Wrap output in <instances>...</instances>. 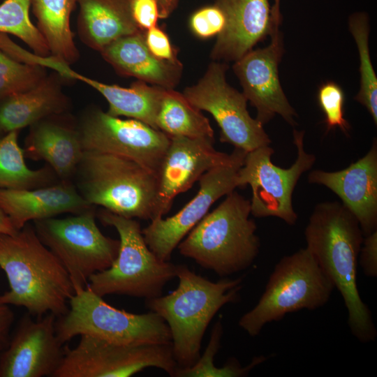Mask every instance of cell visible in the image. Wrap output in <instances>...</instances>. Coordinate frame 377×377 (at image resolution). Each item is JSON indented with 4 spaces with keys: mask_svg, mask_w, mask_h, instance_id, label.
<instances>
[{
    "mask_svg": "<svg viewBox=\"0 0 377 377\" xmlns=\"http://www.w3.org/2000/svg\"><path fill=\"white\" fill-rule=\"evenodd\" d=\"M178 286L167 295L145 300L147 307L167 323L177 369L193 366L200 356L204 334L216 313L239 300L242 277L216 282L177 265Z\"/></svg>",
    "mask_w": 377,
    "mask_h": 377,
    "instance_id": "cell-3",
    "label": "cell"
},
{
    "mask_svg": "<svg viewBox=\"0 0 377 377\" xmlns=\"http://www.w3.org/2000/svg\"><path fill=\"white\" fill-rule=\"evenodd\" d=\"M247 152L242 151L231 163L204 173L195 196L170 217H158L142 229L146 244L160 259L170 261L173 251L220 198L237 188V174Z\"/></svg>",
    "mask_w": 377,
    "mask_h": 377,
    "instance_id": "cell-14",
    "label": "cell"
},
{
    "mask_svg": "<svg viewBox=\"0 0 377 377\" xmlns=\"http://www.w3.org/2000/svg\"><path fill=\"white\" fill-rule=\"evenodd\" d=\"M0 268L9 284V290L0 295V303L24 307L37 318L68 312L75 293L73 283L34 225L28 223L12 235L0 234Z\"/></svg>",
    "mask_w": 377,
    "mask_h": 377,
    "instance_id": "cell-2",
    "label": "cell"
},
{
    "mask_svg": "<svg viewBox=\"0 0 377 377\" xmlns=\"http://www.w3.org/2000/svg\"><path fill=\"white\" fill-rule=\"evenodd\" d=\"M74 289L68 312L57 318L55 323L57 337L63 344L81 335L124 344L171 343L169 327L157 313L150 311L137 314L118 309L87 284Z\"/></svg>",
    "mask_w": 377,
    "mask_h": 377,
    "instance_id": "cell-8",
    "label": "cell"
},
{
    "mask_svg": "<svg viewBox=\"0 0 377 377\" xmlns=\"http://www.w3.org/2000/svg\"><path fill=\"white\" fill-rule=\"evenodd\" d=\"M334 286L306 248L283 257L275 265L256 305L245 313L239 326L256 337L263 327L286 314L314 310L330 300Z\"/></svg>",
    "mask_w": 377,
    "mask_h": 377,
    "instance_id": "cell-7",
    "label": "cell"
},
{
    "mask_svg": "<svg viewBox=\"0 0 377 377\" xmlns=\"http://www.w3.org/2000/svg\"><path fill=\"white\" fill-rule=\"evenodd\" d=\"M271 43L264 48L251 50L235 61L233 71L239 80L243 94L257 111L263 125L276 114L291 125L297 113L288 102L280 83L278 66L283 53L279 29L271 34Z\"/></svg>",
    "mask_w": 377,
    "mask_h": 377,
    "instance_id": "cell-17",
    "label": "cell"
},
{
    "mask_svg": "<svg viewBox=\"0 0 377 377\" xmlns=\"http://www.w3.org/2000/svg\"><path fill=\"white\" fill-rule=\"evenodd\" d=\"M272 15L274 27L279 28L281 20L280 13V0H274V6L272 8Z\"/></svg>",
    "mask_w": 377,
    "mask_h": 377,
    "instance_id": "cell-41",
    "label": "cell"
},
{
    "mask_svg": "<svg viewBox=\"0 0 377 377\" xmlns=\"http://www.w3.org/2000/svg\"><path fill=\"white\" fill-rule=\"evenodd\" d=\"M67 101L58 84L45 77L34 88L6 98L0 106V130L8 133L60 114Z\"/></svg>",
    "mask_w": 377,
    "mask_h": 377,
    "instance_id": "cell-25",
    "label": "cell"
},
{
    "mask_svg": "<svg viewBox=\"0 0 377 377\" xmlns=\"http://www.w3.org/2000/svg\"><path fill=\"white\" fill-rule=\"evenodd\" d=\"M145 43L149 52L156 58L177 61V50L172 46L168 34L156 25L145 32Z\"/></svg>",
    "mask_w": 377,
    "mask_h": 377,
    "instance_id": "cell-35",
    "label": "cell"
},
{
    "mask_svg": "<svg viewBox=\"0 0 377 377\" xmlns=\"http://www.w3.org/2000/svg\"><path fill=\"white\" fill-rule=\"evenodd\" d=\"M156 128L169 137L214 138L209 119L183 94L165 88L156 117Z\"/></svg>",
    "mask_w": 377,
    "mask_h": 377,
    "instance_id": "cell-27",
    "label": "cell"
},
{
    "mask_svg": "<svg viewBox=\"0 0 377 377\" xmlns=\"http://www.w3.org/2000/svg\"><path fill=\"white\" fill-rule=\"evenodd\" d=\"M349 29L356 43L360 61V89L355 99L367 108L376 125L377 78L369 54L368 15L365 13L351 15L349 18Z\"/></svg>",
    "mask_w": 377,
    "mask_h": 377,
    "instance_id": "cell-29",
    "label": "cell"
},
{
    "mask_svg": "<svg viewBox=\"0 0 377 377\" xmlns=\"http://www.w3.org/2000/svg\"><path fill=\"white\" fill-rule=\"evenodd\" d=\"M24 144V156L46 162L60 181H71L84 151L78 130L46 119L31 125Z\"/></svg>",
    "mask_w": 377,
    "mask_h": 377,
    "instance_id": "cell-22",
    "label": "cell"
},
{
    "mask_svg": "<svg viewBox=\"0 0 377 377\" xmlns=\"http://www.w3.org/2000/svg\"><path fill=\"white\" fill-rule=\"evenodd\" d=\"M250 215V200L232 191L181 241L180 254L221 277L247 269L260 247L257 226Z\"/></svg>",
    "mask_w": 377,
    "mask_h": 377,
    "instance_id": "cell-4",
    "label": "cell"
},
{
    "mask_svg": "<svg viewBox=\"0 0 377 377\" xmlns=\"http://www.w3.org/2000/svg\"><path fill=\"white\" fill-rule=\"evenodd\" d=\"M17 231L8 217L0 209V234L12 235Z\"/></svg>",
    "mask_w": 377,
    "mask_h": 377,
    "instance_id": "cell-40",
    "label": "cell"
},
{
    "mask_svg": "<svg viewBox=\"0 0 377 377\" xmlns=\"http://www.w3.org/2000/svg\"><path fill=\"white\" fill-rule=\"evenodd\" d=\"M78 32L89 47L101 52L114 41L141 31L130 8V0H77Z\"/></svg>",
    "mask_w": 377,
    "mask_h": 377,
    "instance_id": "cell-24",
    "label": "cell"
},
{
    "mask_svg": "<svg viewBox=\"0 0 377 377\" xmlns=\"http://www.w3.org/2000/svg\"><path fill=\"white\" fill-rule=\"evenodd\" d=\"M95 207L64 219L34 221L35 231L68 272L73 287H85L94 274L116 259L119 239L104 235L96 223Z\"/></svg>",
    "mask_w": 377,
    "mask_h": 377,
    "instance_id": "cell-9",
    "label": "cell"
},
{
    "mask_svg": "<svg viewBox=\"0 0 377 377\" xmlns=\"http://www.w3.org/2000/svg\"><path fill=\"white\" fill-rule=\"evenodd\" d=\"M52 69L64 77L87 84L99 92L108 103L109 114L134 119L157 129L156 117L165 88L151 87L141 80L134 82L130 87L105 84L75 72L61 60H56Z\"/></svg>",
    "mask_w": 377,
    "mask_h": 377,
    "instance_id": "cell-23",
    "label": "cell"
},
{
    "mask_svg": "<svg viewBox=\"0 0 377 377\" xmlns=\"http://www.w3.org/2000/svg\"><path fill=\"white\" fill-rule=\"evenodd\" d=\"M96 216L114 227L119 236L118 255L112 265L91 275L87 286L96 295H126L151 299L162 295L167 283L177 275V266L158 258L146 244L140 224L102 209Z\"/></svg>",
    "mask_w": 377,
    "mask_h": 377,
    "instance_id": "cell-6",
    "label": "cell"
},
{
    "mask_svg": "<svg viewBox=\"0 0 377 377\" xmlns=\"http://www.w3.org/2000/svg\"><path fill=\"white\" fill-rule=\"evenodd\" d=\"M64 355L53 377H128L148 367L174 377L177 364L172 343L124 344L81 335Z\"/></svg>",
    "mask_w": 377,
    "mask_h": 377,
    "instance_id": "cell-11",
    "label": "cell"
},
{
    "mask_svg": "<svg viewBox=\"0 0 377 377\" xmlns=\"http://www.w3.org/2000/svg\"><path fill=\"white\" fill-rule=\"evenodd\" d=\"M158 6L159 18L165 19L176 8L179 0H156Z\"/></svg>",
    "mask_w": 377,
    "mask_h": 377,
    "instance_id": "cell-39",
    "label": "cell"
},
{
    "mask_svg": "<svg viewBox=\"0 0 377 377\" xmlns=\"http://www.w3.org/2000/svg\"><path fill=\"white\" fill-rule=\"evenodd\" d=\"M170 138L156 174L157 194L154 219L166 214L175 198L188 190L204 173L232 162L243 151L235 148L230 154L219 151L214 147V138Z\"/></svg>",
    "mask_w": 377,
    "mask_h": 377,
    "instance_id": "cell-15",
    "label": "cell"
},
{
    "mask_svg": "<svg viewBox=\"0 0 377 377\" xmlns=\"http://www.w3.org/2000/svg\"><path fill=\"white\" fill-rule=\"evenodd\" d=\"M90 205L71 181L29 189L0 188V209L16 230L31 221H38L63 213L86 212Z\"/></svg>",
    "mask_w": 377,
    "mask_h": 377,
    "instance_id": "cell-20",
    "label": "cell"
},
{
    "mask_svg": "<svg viewBox=\"0 0 377 377\" xmlns=\"http://www.w3.org/2000/svg\"><path fill=\"white\" fill-rule=\"evenodd\" d=\"M306 248L343 297L352 334L360 342L377 331L357 288L358 257L364 235L355 216L341 202L316 205L305 228Z\"/></svg>",
    "mask_w": 377,
    "mask_h": 377,
    "instance_id": "cell-1",
    "label": "cell"
},
{
    "mask_svg": "<svg viewBox=\"0 0 377 377\" xmlns=\"http://www.w3.org/2000/svg\"><path fill=\"white\" fill-rule=\"evenodd\" d=\"M130 8L135 24L141 31H146L156 25L159 18L156 0H130Z\"/></svg>",
    "mask_w": 377,
    "mask_h": 377,
    "instance_id": "cell-36",
    "label": "cell"
},
{
    "mask_svg": "<svg viewBox=\"0 0 377 377\" xmlns=\"http://www.w3.org/2000/svg\"><path fill=\"white\" fill-rule=\"evenodd\" d=\"M223 63H211L205 75L182 93L200 110L209 112L220 128V141L246 152L269 145L271 140L261 124L247 110L243 93L228 84Z\"/></svg>",
    "mask_w": 377,
    "mask_h": 377,
    "instance_id": "cell-12",
    "label": "cell"
},
{
    "mask_svg": "<svg viewBox=\"0 0 377 377\" xmlns=\"http://www.w3.org/2000/svg\"><path fill=\"white\" fill-rule=\"evenodd\" d=\"M344 93L340 86L334 82L323 84L318 89V101L325 115L327 131L339 128L345 133L350 126L344 118Z\"/></svg>",
    "mask_w": 377,
    "mask_h": 377,
    "instance_id": "cell-33",
    "label": "cell"
},
{
    "mask_svg": "<svg viewBox=\"0 0 377 377\" xmlns=\"http://www.w3.org/2000/svg\"><path fill=\"white\" fill-rule=\"evenodd\" d=\"M14 320L15 313L10 306L0 303V355L10 341Z\"/></svg>",
    "mask_w": 377,
    "mask_h": 377,
    "instance_id": "cell-38",
    "label": "cell"
},
{
    "mask_svg": "<svg viewBox=\"0 0 377 377\" xmlns=\"http://www.w3.org/2000/svg\"><path fill=\"white\" fill-rule=\"evenodd\" d=\"M17 138L18 131H13L0 138V188H35L59 182L49 165L37 170L27 166Z\"/></svg>",
    "mask_w": 377,
    "mask_h": 377,
    "instance_id": "cell-28",
    "label": "cell"
},
{
    "mask_svg": "<svg viewBox=\"0 0 377 377\" xmlns=\"http://www.w3.org/2000/svg\"><path fill=\"white\" fill-rule=\"evenodd\" d=\"M304 131L294 130L293 142L297 155L288 168H282L272 161L274 149L263 146L246 154L244 163L237 171V187L249 185L251 214L256 218L276 217L292 226L297 221L292 196L300 178L316 162V156L304 147Z\"/></svg>",
    "mask_w": 377,
    "mask_h": 377,
    "instance_id": "cell-10",
    "label": "cell"
},
{
    "mask_svg": "<svg viewBox=\"0 0 377 377\" xmlns=\"http://www.w3.org/2000/svg\"><path fill=\"white\" fill-rule=\"evenodd\" d=\"M78 131L84 150L130 158L155 175L170 140L144 122L122 119L101 109L89 111Z\"/></svg>",
    "mask_w": 377,
    "mask_h": 377,
    "instance_id": "cell-13",
    "label": "cell"
},
{
    "mask_svg": "<svg viewBox=\"0 0 377 377\" xmlns=\"http://www.w3.org/2000/svg\"><path fill=\"white\" fill-rule=\"evenodd\" d=\"M226 17L211 52L214 60L237 61L275 29L269 0H216Z\"/></svg>",
    "mask_w": 377,
    "mask_h": 377,
    "instance_id": "cell-19",
    "label": "cell"
},
{
    "mask_svg": "<svg viewBox=\"0 0 377 377\" xmlns=\"http://www.w3.org/2000/svg\"><path fill=\"white\" fill-rule=\"evenodd\" d=\"M45 68L19 61L0 49V100L29 90L46 77Z\"/></svg>",
    "mask_w": 377,
    "mask_h": 377,
    "instance_id": "cell-32",
    "label": "cell"
},
{
    "mask_svg": "<svg viewBox=\"0 0 377 377\" xmlns=\"http://www.w3.org/2000/svg\"><path fill=\"white\" fill-rule=\"evenodd\" d=\"M76 3L77 0H31L37 28L47 43L50 55L68 64L79 57L70 24Z\"/></svg>",
    "mask_w": 377,
    "mask_h": 377,
    "instance_id": "cell-26",
    "label": "cell"
},
{
    "mask_svg": "<svg viewBox=\"0 0 377 377\" xmlns=\"http://www.w3.org/2000/svg\"><path fill=\"white\" fill-rule=\"evenodd\" d=\"M193 33L201 38L218 36L224 29L226 17L216 4L206 6L195 11L189 21Z\"/></svg>",
    "mask_w": 377,
    "mask_h": 377,
    "instance_id": "cell-34",
    "label": "cell"
},
{
    "mask_svg": "<svg viewBox=\"0 0 377 377\" xmlns=\"http://www.w3.org/2000/svg\"><path fill=\"white\" fill-rule=\"evenodd\" d=\"M310 184L323 185L334 193L358 221L363 235L377 227V142L374 139L368 152L346 168L328 172L313 170Z\"/></svg>",
    "mask_w": 377,
    "mask_h": 377,
    "instance_id": "cell-18",
    "label": "cell"
},
{
    "mask_svg": "<svg viewBox=\"0 0 377 377\" xmlns=\"http://www.w3.org/2000/svg\"><path fill=\"white\" fill-rule=\"evenodd\" d=\"M74 177L78 191L90 205L129 219L154 218L156 176L135 161L84 150Z\"/></svg>",
    "mask_w": 377,
    "mask_h": 377,
    "instance_id": "cell-5",
    "label": "cell"
},
{
    "mask_svg": "<svg viewBox=\"0 0 377 377\" xmlns=\"http://www.w3.org/2000/svg\"><path fill=\"white\" fill-rule=\"evenodd\" d=\"M145 32L139 31L121 38L100 52L121 75L135 77L145 82L173 89L179 82L183 66L179 61H163L147 48Z\"/></svg>",
    "mask_w": 377,
    "mask_h": 377,
    "instance_id": "cell-21",
    "label": "cell"
},
{
    "mask_svg": "<svg viewBox=\"0 0 377 377\" xmlns=\"http://www.w3.org/2000/svg\"><path fill=\"white\" fill-rule=\"evenodd\" d=\"M358 261L365 275L377 276V230L364 237Z\"/></svg>",
    "mask_w": 377,
    "mask_h": 377,
    "instance_id": "cell-37",
    "label": "cell"
},
{
    "mask_svg": "<svg viewBox=\"0 0 377 377\" xmlns=\"http://www.w3.org/2000/svg\"><path fill=\"white\" fill-rule=\"evenodd\" d=\"M31 0H5L0 4V33L21 39L40 56L50 54L43 35L31 21Z\"/></svg>",
    "mask_w": 377,
    "mask_h": 377,
    "instance_id": "cell-30",
    "label": "cell"
},
{
    "mask_svg": "<svg viewBox=\"0 0 377 377\" xmlns=\"http://www.w3.org/2000/svg\"><path fill=\"white\" fill-rule=\"evenodd\" d=\"M27 312L0 355V377H53L64 355L52 313L34 320Z\"/></svg>",
    "mask_w": 377,
    "mask_h": 377,
    "instance_id": "cell-16",
    "label": "cell"
},
{
    "mask_svg": "<svg viewBox=\"0 0 377 377\" xmlns=\"http://www.w3.org/2000/svg\"><path fill=\"white\" fill-rule=\"evenodd\" d=\"M223 325L219 319L214 325L209 343L203 355L191 367L177 369L176 377H238L245 376L258 364L266 360L265 356L253 358L245 367H242L235 360L218 368L214 364V359L221 347V339L223 334Z\"/></svg>",
    "mask_w": 377,
    "mask_h": 377,
    "instance_id": "cell-31",
    "label": "cell"
}]
</instances>
